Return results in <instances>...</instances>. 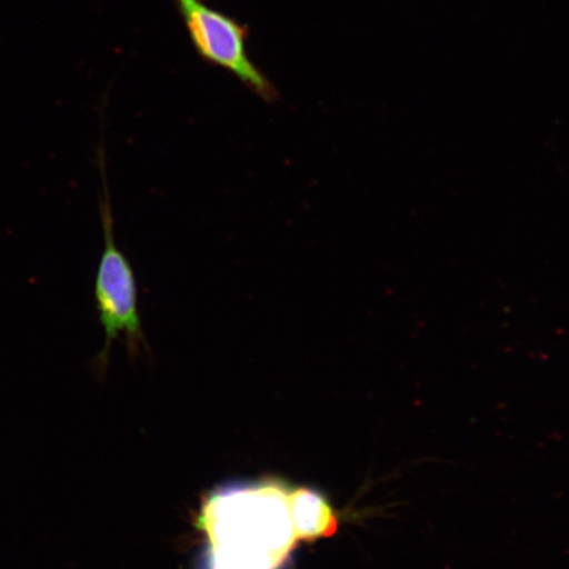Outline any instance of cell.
I'll use <instances>...</instances> for the list:
<instances>
[{"label": "cell", "mask_w": 569, "mask_h": 569, "mask_svg": "<svg viewBox=\"0 0 569 569\" xmlns=\"http://www.w3.org/2000/svg\"><path fill=\"white\" fill-rule=\"evenodd\" d=\"M290 490L277 480L219 489L203 505L198 529L209 546L201 569H282L300 540Z\"/></svg>", "instance_id": "1"}, {"label": "cell", "mask_w": 569, "mask_h": 569, "mask_svg": "<svg viewBox=\"0 0 569 569\" xmlns=\"http://www.w3.org/2000/svg\"><path fill=\"white\" fill-rule=\"evenodd\" d=\"M98 167L102 178V197L99 213L103 231V251L99 259L96 279V303L104 330L106 343L98 361L106 366L112 341L124 336L131 352L146 346L139 311V289L130 260L119 248L113 233V217L109 181H107L103 147L98 149Z\"/></svg>", "instance_id": "2"}, {"label": "cell", "mask_w": 569, "mask_h": 569, "mask_svg": "<svg viewBox=\"0 0 569 569\" xmlns=\"http://www.w3.org/2000/svg\"><path fill=\"white\" fill-rule=\"evenodd\" d=\"M191 44L204 62L230 71L244 87L268 103L279 90L248 54V26L213 9L204 0H174Z\"/></svg>", "instance_id": "3"}, {"label": "cell", "mask_w": 569, "mask_h": 569, "mask_svg": "<svg viewBox=\"0 0 569 569\" xmlns=\"http://www.w3.org/2000/svg\"><path fill=\"white\" fill-rule=\"evenodd\" d=\"M290 513L298 540L306 543L336 537L347 518H359L341 513L329 497L308 487L291 488Z\"/></svg>", "instance_id": "4"}]
</instances>
